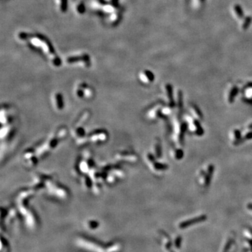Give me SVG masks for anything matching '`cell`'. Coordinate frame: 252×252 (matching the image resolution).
Listing matches in <instances>:
<instances>
[{"label": "cell", "mask_w": 252, "mask_h": 252, "mask_svg": "<svg viewBox=\"0 0 252 252\" xmlns=\"http://www.w3.org/2000/svg\"><path fill=\"white\" fill-rule=\"evenodd\" d=\"M75 9L78 14H81V13H84L85 12V8L84 7V5H83L81 3H78L76 4Z\"/></svg>", "instance_id": "obj_2"}, {"label": "cell", "mask_w": 252, "mask_h": 252, "mask_svg": "<svg viewBox=\"0 0 252 252\" xmlns=\"http://www.w3.org/2000/svg\"><path fill=\"white\" fill-rule=\"evenodd\" d=\"M57 4L62 12H65L66 11L67 0H57Z\"/></svg>", "instance_id": "obj_1"}]
</instances>
